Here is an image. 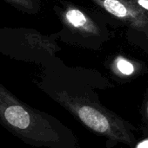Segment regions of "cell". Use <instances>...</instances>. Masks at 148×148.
Masks as SVG:
<instances>
[{
  "mask_svg": "<svg viewBox=\"0 0 148 148\" xmlns=\"http://www.w3.org/2000/svg\"><path fill=\"white\" fill-rule=\"evenodd\" d=\"M92 86L68 84L57 89V101L78 121L106 140L108 147L122 143L133 147L138 142L133 124L101 104Z\"/></svg>",
  "mask_w": 148,
  "mask_h": 148,
  "instance_id": "cell-1",
  "label": "cell"
},
{
  "mask_svg": "<svg viewBox=\"0 0 148 148\" xmlns=\"http://www.w3.org/2000/svg\"><path fill=\"white\" fill-rule=\"evenodd\" d=\"M4 115L10 124L19 129H26L31 123V115L20 106L8 108L5 110Z\"/></svg>",
  "mask_w": 148,
  "mask_h": 148,
  "instance_id": "cell-2",
  "label": "cell"
},
{
  "mask_svg": "<svg viewBox=\"0 0 148 148\" xmlns=\"http://www.w3.org/2000/svg\"><path fill=\"white\" fill-rule=\"evenodd\" d=\"M104 6L106 10L113 16L123 18L127 16V10L118 0H104Z\"/></svg>",
  "mask_w": 148,
  "mask_h": 148,
  "instance_id": "cell-3",
  "label": "cell"
},
{
  "mask_svg": "<svg viewBox=\"0 0 148 148\" xmlns=\"http://www.w3.org/2000/svg\"><path fill=\"white\" fill-rule=\"evenodd\" d=\"M66 19L74 27L84 26L86 23V18L84 14L78 10H70L66 13Z\"/></svg>",
  "mask_w": 148,
  "mask_h": 148,
  "instance_id": "cell-4",
  "label": "cell"
},
{
  "mask_svg": "<svg viewBox=\"0 0 148 148\" xmlns=\"http://www.w3.org/2000/svg\"><path fill=\"white\" fill-rule=\"evenodd\" d=\"M117 68L119 71L124 75H131L134 72L133 65L126 60L120 59L117 62Z\"/></svg>",
  "mask_w": 148,
  "mask_h": 148,
  "instance_id": "cell-5",
  "label": "cell"
},
{
  "mask_svg": "<svg viewBox=\"0 0 148 148\" xmlns=\"http://www.w3.org/2000/svg\"><path fill=\"white\" fill-rule=\"evenodd\" d=\"M141 114H142V120H143V127L144 130L148 135V93L146 92L142 107H141Z\"/></svg>",
  "mask_w": 148,
  "mask_h": 148,
  "instance_id": "cell-6",
  "label": "cell"
},
{
  "mask_svg": "<svg viewBox=\"0 0 148 148\" xmlns=\"http://www.w3.org/2000/svg\"><path fill=\"white\" fill-rule=\"evenodd\" d=\"M120 148H124V147H120ZM132 148H148V135H147V137L142 140L141 141H139L135 144V146Z\"/></svg>",
  "mask_w": 148,
  "mask_h": 148,
  "instance_id": "cell-7",
  "label": "cell"
},
{
  "mask_svg": "<svg viewBox=\"0 0 148 148\" xmlns=\"http://www.w3.org/2000/svg\"><path fill=\"white\" fill-rule=\"evenodd\" d=\"M138 3L141 7L148 10V0H138Z\"/></svg>",
  "mask_w": 148,
  "mask_h": 148,
  "instance_id": "cell-8",
  "label": "cell"
},
{
  "mask_svg": "<svg viewBox=\"0 0 148 148\" xmlns=\"http://www.w3.org/2000/svg\"><path fill=\"white\" fill-rule=\"evenodd\" d=\"M147 93H148V89H147Z\"/></svg>",
  "mask_w": 148,
  "mask_h": 148,
  "instance_id": "cell-9",
  "label": "cell"
}]
</instances>
